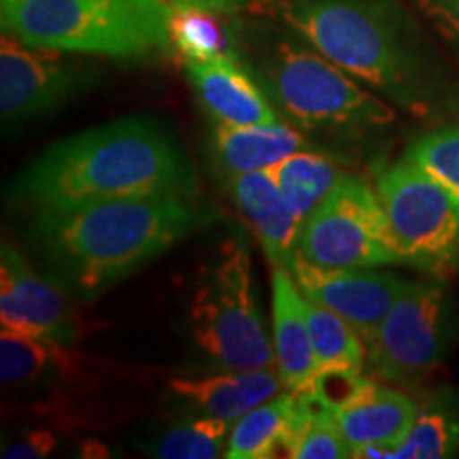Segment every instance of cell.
I'll use <instances>...</instances> for the list:
<instances>
[{"instance_id": "ffe728a7", "label": "cell", "mask_w": 459, "mask_h": 459, "mask_svg": "<svg viewBox=\"0 0 459 459\" xmlns=\"http://www.w3.org/2000/svg\"><path fill=\"white\" fill-rule=\"evenodd\" d=\"M298 398L287 389L237 419L230 432L228 459H268L294 423Z\"/></svg>"}, {"instance_id": "603a6c76", "label": "cell", "mask_w": 459, "mask_h": 459, "mask_svg": "<svg viewBox=\"0 0 459 459\" xmlns=\"http://www.w3.org/2000/svg\"><path fill=\"white\" fill-rule=\"evenodd\" d=\"M459 449V412L445 400L429 402L417 412L409 434L398 445L394 459H438Z\"/></svg>"}, {"instance_id": "d4e9b609", "label": "cell", "mask_w": 459, "mask_h": 459, "mask_svg": "<svg viewBox=\"0 0 459 459\" xmlns=\"http://www.w3.org/2000/svg\"><path fill=\"white\" fill-rule=\"evenodd\" d=\"M230 421L220 417H198L166 432L152 446V455L162 459H213L221 455Z\"/></svg>"}, {"instance_id": "4fadbf2b", "label": "cell", "mask_w": 459, "mask_h": 459, "mask_svg": "<svg viewBox=\"0 0 459 459\" xmlns=\"http://www.w3.org/2000/svg\"><path fill=\"white\" fill-rule=\"evenodd\" d=\"M183 65L200 107L217 124L255 126L281 122L277 107L268 99L266 90L234 49L211 60H189Z\"/></svg>"}, {"instance_id": "f1b7e54d", "label": "cell", "mask_w": 459, "mask_h": 459, "mask_svg": "<svg viewBox=\"0 0 459 459\" xmlns=\"http://www.w3.org/2000/svg\"><path fill=\"white\" fill-rule=\"evenodd\" d=\"M417 3L440 32L459 41V0H417Z\"/></svg>"}, {"instance_id": "8fae6325", "label": "cell", "mask_w": 459, "mask_h": 459, "mask_svg": "<svg viewBox=\"0 0 459 459\" xmlns=\"http://www.w3.org/2000/svg\"><path fill=\"white\" fill-rule=\"evenodd\" d=\"M66 287L56 283L30 266L13 243L3 240L0 249V321L3 328L20 334L73 347L85 334Z\"/></svg>"}, {"instance_id": "e0dca14e", "label": "cell", "mask_w": 459, "mask_h": 459, "mask_svg": "<svg viewBox=\"0 0 459 459\" xmlns=\"http://www.w3.org/2000/svg\"><path fill=\"white\" fill-rule=\"evenodd\" d=\"M279 372L226 370L204 378H172L170 389L181 402L209 417L237 421L251 409L264 404L283 389Z\"/></svg>"}, {"instance_id": "5b68a950", "label": "cell", "mask_w": 459, "mask_h": 459, "mask_svg": "<svg viewBox=\"0 0 459 459\" xmlns=\"http://www.w3.org/2000/svg\"><path fill=\"white\" fill-rule=\"evenodd\" d=\"M170 0H0L3 32L37 48L105 57L172 49Z\"/></svg>"}, {"instance_id": "7a4b0ae2", "label": "cell", "mask_w": 459, "mask_h": 459, "mask_svg": "<svg viewBox=\"0 0 459 459\" xmlns=\"http://www.w3.org/2000/svg\"><path fill=\"white\" fill-rule=\"evenodd\" d=\"M209 220L211 211L194 203V196L107 200L39 211L30 240L68 291L91 300Z\"/></svg>"}, {"instance_id": "4316f807", "label": "cell", "mask_w": 459, "mask_h": 459, "mask_svg": "<svg viewBox=\"0 0 459 459\" xmlns=\"http://www.w3.org/2000/svg\"><path fill=\"white\" fill-rule=\"evenodd\" d=\"M298 459H342L353 457V449L342 438L336 419L330 411L321 409L308 419L307 426L298 434L294 445Z\"/></svg>"}, {"instance_id": "484cf974", "label": "cell", "mask_w": 459, "mask_h": 459, "mask_svg": "<svg viewBox=\"0 0 459 459\" xmlns=\"http://www.w3.org/2000/svg\"><path fill=\"white\" fill-rule=\"evenodd\" d=\"M406 158L443 183L459 200V126L429 132L409 149Z\"/></svg>"}, {"instance_id": "30bf717a", "label": "cell", "mask_w": 459, "mask_h": 459, "mask_svg": "<svg viewBox=\"0 0 459 459\" xmlns=\"http://www.w3.org/2000/svg\"><path fill=\"white\" fill-rule=\"evenodd\" d=\"M91 79L66 51L37 48L13 34L0 39V113L4 124L54 111Z\"/></svg>"}, {"instance_id": "cb8c5ba5", "label": "cell", "mask_w": 459, "mask_h": 459, "mask_svg": "<svg viewBox=\"0 0 459 459\" xmlns=\"http://www.w3.org/2000/svg\"><path fill=\"white\" fill-rule=\"evenodd\" d=\"M220 13L204 9H175L170 24L172 48L183 62L211 60V57L232 51L230 32L223 30Z\"/></svg>"}, {"instance_id": "ac0fdd59", "label": "cell", "mask_w": 459, "mask_h": 459, "mask_svg": "<svg viewBox=\"0 0 459 459\" xmlns=\"http://www.w3.org/2000/svg\"><path fill=\"white\" fill-rule=\"evenodd\" d=\"M213 158L223 179L264 170L294 156L302 149H311L300 132L285 124L223 126L213 132Z\"/></svg>"}, {"instance_id": "2e32d148", "label": "cell", "mask_w": 459, "mask_h": 459, "mask_svg": "<svg viewBox=\"0 0 459 459\" xmlns=\"http://www.w3.org/2000/svg\"><path fill=\"white\" fill-rule=\"evenodd\" d=\"M273 344L285 389L307 387L317 375L311 332L304 317L302 291L290 268H273Z\"/></svg>"}, {"instance_id": "9a60e30c", "label": "cell", "mask_w": 459, "mask_h": 459, "mask_svg": "<svg viewBox=\"0 0 459 459\" xmlns=\"http://www.w3.org/2000/svg\"><path fill=\"white\" fill-rule=\"evenodd\" d=\"M417 412V404L409 395L361 378L351 398L334 412V419L353 455L366 445H387L395 453Z\"/></svg>"}, {"instance_id": "44dd1931", "label": "cell", "mask_w": 459, "mask_h": 459, "mask_svg": "<svg viewBox=\"0 0 459 459\" xmlns=\"http://www.w3.org/2000/svg\"><path fill=\"white\" fill-rule=\"evenodd\" d=\"M268 170L302 221L313 213L315 206L328 196L330 189L342 177L334 160L311 149H302Z\"/></svg>"}, {"instance_id": "8992f818", "label": "cell", "mask_w": 459, "mask_h": 459, "mask_svg": "<svg viewBox=\"0 0 459 459\" xmlns=\"http://www.w3.org/2000/svg\"><path fill=\"white\" fill-rule=\"evenodd\" d=\"M189 325L198 349L223 370L277 366L274 344L257 302L254 264L240 237L217 245L189 300Z\"/></svg>"}, {"instance_id": "277c9868", "label": "cell", "mask_w": 459, "mask_h": 459, "mask_svg": "<svg viewBox=\"0 0 459 459\" xmlns=\"http://www.w3.org/2000/svg\"><path fill=\"white\" fill-rule=\"evenodd\" d=\"M232 49L273 105L304 130L351 136L394 122L392 107L285 24H240Z\"/></svg>"}, {"instance_id": "9c48e42d", "label": "cell", "mask_w": 459, "mask_h": 459, "mask_svg": "<svg viewBox=\"0 0 459 459\" xmlns=\"http://www.w3.org/2000/svg\"><path fill=\"white\" fill-rule=\"evenodd\" d=\"M446 342V300L440 285L406 283L368 344V368L385 381H419L436 368Z\"/></svg>"}, {"instance_id": "ba28073f", "label": "cell", "mask_w": 459, "mask_h": 459, "mask_svg": "<svg viewBox=\"0 0 459 459\" xmlns=\"http://www.w3.org/2000/svg\"><path fill=\"white\" fill-rule=\"evenodd\" d=\"M377 194L402 262L436 268L455 257L459 200L443 183L404 158L378 175Z\"/></svg>"}, {"instance_id": "5bb4252c", "label": "cell", "mask_w": 459, "mask_h": 459, "mask_svg": "<svg viewBox=\"0 0 459 459\" xmlns=\"http://www.w3.org/2000/svg\"><path fill=\"white\" fill-rule=\"evenodd\" d=\"M226 181L230 196L254 228L268 262L273 266L290 268L298 254V237L304 221L281 194L271 170L245 172L228 177Z\"/></svg>"}, {"instance_id": "3957f363", "label": "cell", "mask_w": 459, "mask_h": 459, "mask_svg": "<svg viewBox=\"0 0 459 459\" xmlns=\"http://www.w3.org/2000/svg\"><path fill=\"white\" fill-rule=\"evenodd\" d=\"M281 24L398 105L428 108L429 73L389 0H273Z\"/></svg>"}, {"instance_id": "6da1fadb", "label": "cell", "mask_w": 459, "mask_h": 459, "mask_svg": "<svg viewBox=\"0 0 459 459\" xmlns=\"http://www.w3.org/2000/svg\"><path fill=\"white\" fill-rule=\"evenodd\" d=\"M194 194L196 175L172 134L152 119L126 117L54 143L22 172L11 196L39 213Z\"/></svg>"}, {"instance_id": "7c38bea8", "label": "cell", "mask_w": 459, "mask_h": 459, "mask_svg": "<svg viewBox=\"0 0 459 459\" xmlns=\"http://www.w3.org/2000/svg\"><path fill=\"white\" fill-rule=\"evenodd\" d=\"M290 273L307 298L341 315L366 344L392 308L406 281L366 268H321L296 254Z\"/></svg>"}, {"instance_id": "d6986e66", "label": "cell", "mask_w": 459, "mask_h": 459, "mask_svg": "<svg viewBox=\"0 0 459 459\" xmlns=\"http://www.w3.org/2000/svg\"><path fill=\"white\" fill-rule=\"evenodd\" d=\"M77 366L79 358L66 344L3 328V334H0V381L3 385H37L51 375L74 372Z\"/></svg>"}, {"instance_id": "f546056e", "label": "cell", "mask_w": 459, "mask_h": 459, "mask_svg": "<svg viewBox=\"0 0 459 459\" xmlns=\"http://www.w3.org/2000/svg\"><path fill=\"white\" fill-rule=\"evenodd\" d=\"M170 3L175 9L192 7V9L213 11V13H220V15H228L238 7L240 0H170Z\"/></svg>"}, {"instance_id": "52a82bcc", "label": "cell", "mask_w": 459, "mask_h": 459, "mask_svg": "<svg viewBox=\"0 0 459 459\" xmlns=\"http://www.w3.org/2000/svg\"><path fill=\"white\" fill-rule=\"evenodd\" d=\"M298 255L321 268L402 264L377 189L342 175L302 223Z\"/></svg>"}, {"instance_id": "83f0119b", "label": "cell", "mask_w": 459, "mask_h": 459, "mask_svg": "<svg viewBox=\"0 0 459 459\" xmlns=\"http://www.w3.org/2000/svg\"><path fill=\"white\" fill-rule=\"evenodd\" d=\"M57 446V436L48 428H39L26 432L22 438H17L13 445L4 446V459H41L51 455Z\"/></svg>"}, {"instance_id": "7402d4cb", "label": "cell", "mask_w": 459, "mask_h": 459, "mask_svg": "<svg viewBox=\"0 0 459 459\" xmlns=\"http://www.w3.org/2000/svg\"><path fill=\"white\" fill-rule=\"evenodd\" d=\"M302 307L308 332H311L317 372L328 368H347L361 372L366 355H368V347H366L364 338L353 330V325L344 321L341 315L321 307V304L304 294Z\"/></svg>"}]
</instances>
